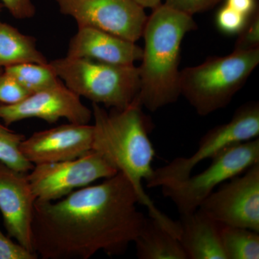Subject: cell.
<instances>
[{
  "label": "cell",
  "instance_id": "6da1fadb",
  "mask_svg": "<svg viewBox=\"0 0 259 259\" xmlns=\"http://www.w3.org/2000/svg\"><path fill=\"white\" fill-rule=\"evenodd\" d=\"M139 197L120 172L54 202L35 201L32 250L44 259L123 255L145 221Z\"/></svg>",
  "mask_w": 259,
  "mask_h": 259
},
{
  "label": "cell",
  "instance_id": "7a4b0ae2",
  "mask_svg": "<svg viewBox=\"0 0 259 259\" xmlns=\"http://www.w3.org/2000/svg\"><path fill=\"white\" fill-rule=\"evenodd\" d=\"M142 108L136 98L126 108L110 112L93 103V151L128 179L150 217L178 236V221L161 212L144 190L143 183L152 174L156 153L149 138L152 126Z\"/></svg>",
  "mask_w": 259,
  "mask_h": 259
},
{
  "label": "cell",
  "instance_id": "3957f363",
  "mask_svg": "<svg viewBox=\"0 0 259 259\" xmlns=\"http://www.w3.org/2000/svg\"><path fill=\"white\" fill-rule=\"evenodd\" d=\"M197 28L192 15L164 3L148 16L142 35L144 48L136 97L143 107L156 112L177 102L181 96V44L186 34Z\"/></svg>",
  "mask_w": 259,
  "mask_h": 259
},
{
  "label": "cell",
  "instance_id": "277c9868",
  "mask_svg": "<svg viewBox=\"0 0 259 259\" xmlns=\"http://www.w3.org/2000/svg\"><path fill=\"white\" fill-rule=\"evenodd\" d=\"M258 64L259 49L209 58L180 71L181 95L198 115H208L229 105Z\"/></svg>",
  "mask_w": 259,
  "mask_h": 259
},
{
  "label": "cell",
  "instance_id": "5b68a950",
  "mask_svg": "<svg viewBox=\"0 0 259 259\" xmlns=\"http://www.w3.org/2000/svg\"><path fill=\"white\" fill-rule=\"evenodd\" d=\"M58 77L69 90L93 103L122 110L140 91L139 67L69 57L50 61Z\"/></svg>",
  "mask_w": 259,
  "mask_h": 259
},
{
  "label": "cell",
  "instance_id": "8992f818",
  "mask_svg": "<svg viewBox=\"0 0 259 259\" xmlns=\"http://www.w3.org/2000/svg\"><path fill=\"white\" fill-rule=\"evenodd\" d=\"M259 135V104L249 102L237 109L227 123L209 130L189 157L176 158L165 166L153 169L146 181L148 188L161 187L187 178L201 162L212 159L226 148L256 139Z\"/></svg>",
  "mask_w": 259,
  "mask_h": 259
},
{
  "label": "cell",
  "instance_id": "52a82bcc",
  "mask_svg": "<svg viewBox=\"0 0 259 259\" xmlns=\"http://www.w3.org/2000/svg\"><path fill=\"white\" fill-rule=\"evenodd\" d=\"M211 160L203 171L161 187L180 214L195 212L217 187L259 163V139L232 146Z\"/></svg>",
  "mask_w": 259,
  "mask_h": 259
},
{
  "label": "cell",
  "instance_id": "ba28073f",
  "mask_svg": "<svg viewBox=\"0 0 259 259\" xmlns=\"http://www.w3.org/2000/svg\"><path fill=\"white\" fill-rule=\"evenodd\" d=\"M118 173L95 151L68 161L35 165L28 178L36 201L54 202Z\"/></svg>",
  "mask_w": 259,
  "mask_h": 259
},
{
  "label": "cell",
  "instance_id": "9c48e42d",
  "mask_svg": "<svg viewBox=\"0 0 259 259\" xmlns=\"http://www.w3.org/2000/svg\"><path fill=\"white\" fill-rule=\"evenodd\" d=\"M61 14L77 26L101 29L136 42L142 37L148 16L135 0H56Z\"/></svg>",
  "mask_w": 259,
  "mask_h": 259
},
{
  "label": "cell",
  "instance_id": "30bf717a",
  "mask_svg": "<svg viewBox=\"0 0 259 259\" xmlns=\"http://www.w3.org/2000/svg\"><path fill=\"white\" fill-rule=\"evenodd\" d=\"M218 187L199 209L221 224L259 233V163Z\"/></svg>",
  "mask_w": 259,
  "mask_h": 259
},
{
  "label": "cell",
  "instance_id": "8fae6325",
  "mask_svg": "<svg viewBox=\"0 0 259 259\" xmlns=\"http://www.w3.org/2000/svg\"><path fill=\"white\" fill-rule=\"evenodd\" d=\"M37 118L56 123L60 119L76 124H89L93 111L81 97L60 82L47 90L30 94L15 105L0 104V119L6 126L26 119Z\"/></svg>",
  "mask_w": 259,
  "mask_h": 259
},
{
  "label": "cell",
  "instance_id": "7c38bea8",
  "mask_svg": "<svg viewBox=\"0 0 259 259\" xmlns=\"http://www.w3.org/2000/svg\"><path fill=\"white\" fill-rule=\"evenodd\" d=\"M93 125L69 122L34 133L25 138L20 150L35 165L68 161L93 150Z\"/></svg>",
  "mask_w": 259,
  "mask_h": 259
},
{
  "label": "cell",
  "instance_id": "4fadbf2b",
  "mask_svg": "<svg viewBox=\"0 0 259 259\" xmlns=\"http://www.w3.org/2000/svg\"><path fill=\"white\" fill-rule=\"evenodd\" d=\"M35 201L28 174L16 171L0 162V212L5 230L8 236L31 251Z\"/></svg>",
  "mask_w": 259,
  "mask_h": 259
},
{
  "label": "cell",
  "instance_id": "5bb4252c",
  "mask_svg": "<svg viewBox=\"0 0 259 259\" xmlns=\"http://www.w3.org/2000/svg\"><path fill=\"white\" fill-rule=\"evenodd\" d=\"M66 56L107 64L132 65L142 59L143 49L101 29L79 26L70 40Z\"/></svg>",
  "mask_w": 259,
  "mask_h": 259
},
{
  "label": "cell",
  "instance_id": "9a60e30c",
  "mask_svg": "<svg viewBox=\"0 0 259 259\" xmlns=\"http://www.w3.org/2000/svg\"><path fill=\"white\" fill-rule=\"evenodd\" d=\"M180 241L187 259H226L221 236V223L201 209L180 214Z\"/></svg>",
  "mask_w": 259,
  "mask_h": 259
},
{
  "label": "cell",
  "instance_id": "2e32d148",
  "mask_svg": "<svg viewBox=\"0 0 259 259\" xmlns=\"http://www.w3.org/2000/svg\"><path fill=\"white\" fill-rule=\"evenodd\" d=\"M140 259H187L178 238L154 218H145L134 241Z\"/></svg>",
  "mask_w": 259,
  "mask_h": 259
},
{
  "label": "cell",
  "instance_id": "e0dca14e",
  "mask_svg": "<svg viewBox=\"0 0 259 259\" xmlns=\"http://www.w3.org/2000/svg\"><path fill=\"white\" fill-rule=\"evenodd\" d=\"M48 64L45 56L37 49L36 39L22 33L10 24L0 23V68L23 64Z\"/></svg>",
  "mask_w": 259,
  "mask_h": 259
},
{
  "label": "cell",
  "instance_id": "ac0fdd59",
  "mask_svg": "<svg viewBox=\"0 0 259 259\" xmlns=\"http://www.w3.org/2000/svg\"><path fill=\"white\" fill-rule=\"evenodd\" d=\"M221 242L226 259H258L259 233L221 224Z\"/></svg>",
  "mask_w": 259,
  "mask_h": 259
},
{
  "label": "cell",
  "instance_id": "d6986e66",
  "mask_svg": "<svg viewBox=\"0 0 259 259\" xmlns=\"http://www.w3.org/2000/svg\"><path fill=\"white\" fill-rule=\"evenodd\" d=\"M3 71L13 76L30 94L53 88L61 81L49 62L23 63L7 66Z\"/></svg>",
  "mask_w": 259,
  "mask_h": 259
},
{
  "label": "cell",
  "instance_id": "ffe728a7",
  "mask_svg": "<svg viewBox=\"0 0 259 259\" xmlns=\"http://www.w3.org/2000/svg\"><path fill=\"white\" fill-rule=\"evenodd\" d=\"M25 135L18 134L0 123V162L16 171L28 173L34 165L24 156L20 145Z\"/></svg>",
  "mask_w": 259,
  "mask_h": 259
},
{
  "label": "cell",
  "instance_id": "44dd1931",
  "mask_svg": "<svg viewBox=\"0 0 259 259\" xmlns=\"http://www.w3.org/2000/svg\"><path fill=\"white\" fill-rule=\"evenodd\" d=\"M249 18L225 5L216 15V25L221 32L227 35H235L243 30Z\"/></svg>",
  "mask_w": 259,
  "mask_h": 259
},
{
  "label": "cell",
  "instance_id": "7402d4cb",
  "mask_svg": "<svg viewBox=\"0 0 259 259\" xmlns=\"http://www.w3.org/2000/svg\"><path fill=\"white\" fill-rule=\"evenodd\" d=\"M30 95L11 75L4 71L0 73V104L15 105Z\"/></svg>",
  "mask_w": 259,
  "mask_h": 259
},
{
  "label": "cell",
  "instance_id": "603a6c76",
  "mask_svg": "<svg viewBox=\"0 0 259 259\" xmlns=\"http://www.w3.org/2000/svg\"><path fill=\"white\" fill-rule=\"evenodd\" d=\"M238 35L233 51H248L259 49L258 10L250 17L248 23Z\"/></svg>",
  "mask_w": 259,
  "mask_h": 259
},
{
  "label": "cell",
  "instance_id": "cb8c5ba5",
  "mask_svg": "<svg viewBox=\"0 0 259 259\" xmlns=\"http://www.w3.org/2000/svg\"><path fill=\"white\" fill-rule=\"evenodd\" d=\"M35 252L27 249L0 230V259H36Z\"/></svg>",
  "mask_w": 259,
  "mask_h": 259
},
{
  "label": "cell",
  "instance_id": "d4e9b609",
  "mask_svg": "<svg viewBox=\"0 0 259 259\" xmlns=\"http://www.w3.org/2000/svg\"><path fill=\"white\" fill-rule=\"evenodd\" d=\"M222 0H166L164 4L190 15L212 9Z\"/></svg>",
  "mask_w": 259,
  "mask_h": 259
},
{
  "label": "cell",
  "instance_id": "484cf974",
  "mask_svg": "<svg viewBox=\"0 0 259 259\" xmlns=\"http://www.w3.org/2000/svg\"><path fill=\"white\" fill-rule=\"evenodd\" d=\"M2 3L10 14L18 20H27L35 15V5L32 0H1Z\"/></svg>",
  "mask_w": 259,
  "mask_h": 259
},
{
  "label": "cell",
  "instance_id": "4316f807",
  "mask_svg": "<svg viewBox=\"0 0 259 259\" xmlns=\"http://www.w3.org/2000/svg\"><path fill=\"white\" fill-rule=\"evenodd\" d=\"M225 5L248 18L258 10L255 0H226Z\"/></svg>",
  "mask_w": 259,
  "mask_h": 259
},
{
  "label": "cell",
  "instance_id": "83f0119b",
  "mask_svg": "<svg viewBox=\"0 0 259 259\" xmlns=\"http://www.w3.org/2000/svg\"><path fill=\"white\" fill-rule=\"evenodd\" d=\"M135 1L144 9L149 8V9L154 10L162 4L161 0H135Z\"/></svg>",
  "mask_w": 259,
  "mask_h": 259
},
{
  "label": "cell",
  "instance_id": "f1b7e54d",
  "mask_svg": "<svg viewBox=\"0 0 259 259\" xmlns=\"http://www.w3.org/2000/svg\"><path fill=\"white\" fill-rule=\"evenodd\" d=\"M3 8H4V5H3V3H0V15H1ZM0 23H1V20H0Z\"/></svg>",
  "mask_w": 259,
  "mask_h": 259
},
{
  "label": "cell",
  "instance_id": "f546056e",
  "mask_svg": "<svg viewBox=\"0 0 259 259\" xmlns=\"http://www.w3.org/2000/svg\"><path fill=\"white\" fill-rule=\"evenodd\" d=\"M3 71V69H2V68H0V73L2 72V71Z\"/></svg>",
  "mask_w": 259,
  "mask_h": 259
}]
</instances>
